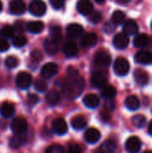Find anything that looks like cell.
<instances>
[{
    "label": "cell",
    "mask_w": 152,
    "mask_h": 153,
    "mask_svg": "<svg viewBox=\"0 0 152 153\" xmlns=\"http://www.w3.org/2000/svg\"><path fill=\"white\" fill-rule=\"evenodd\" d=\"M27 44V39L23 36L18 35L13 38V45L15 48H22Z\"/></svg>",
    "instance_id": "37"
},
{
    "label": "cell",
    "mask_w": 152,
    "mask_h": 153,
    "mask_svg": "<svg viewBox=\"0 0 152 153\" xmlns=\"http://www.w3.org/2000/svg\"><path fill=\"white\" fill-rule=\"evenodd\" d=\"M125 19V13L120 10L114 12V13L112 14V17H111L112 23L115 25H118V24L123 23Z\"/></svg>",
    "instance_id": "31"
},
{
    "label": "cell",
    "mask_w": 152,
    "mask_h": 153,
    "mask_svg": "<svg viewBox=\"0 0 152 153\" xmlns=\"http://www.w3.org/2000/svg\"><path fill=\"white\" fill-rule=\"evenodd\" d=\"M47 86H48V84H47V81L45 80V79H37L36 81H35V82H34V87H35V89L38 91H39V92H44V91H47Z\"/></svg>",
    "instance_id": "35"
},
{
    "label": "cell",
    "mask_w": 152,
    "mask_h": 153,
    "mask_svg": "<svg viewBox=\"0 0 152 153\" xmlns=\"http://www.w3.org/2000/svg\"><path fill=\"white\" fill-rule=\"evenodd\" d=\"M2 9H3V4H2V2L0 1V12L2 11Z\"/></svg>",
    "instance_id": "51"
},
{
    "label": "cell",
    "mask_w": 152,
    "mask_h": 153,
    "mask_svg": "<svg viewBox=\"0 0 152 153\" xmlns=\"http://www.w3.org/2000/svg\"><path fill=\"white\" fill-rule=\"evenodd\" d=\"M110 62H111L110 55L104 50L98 51L94 56V63L97 66L108 67L110 65Z\"/></svg>",
    "instance_id": "6"
},
{
    "label": "cell",
    "mask_w": 152,
    "mask_h": 153,
    "mask_svg": "<svg viewBox=\"0 0 152 153\" xmlns=\"http://www.w3.org/2000/svg\"><path fill=\"white\" fill-rule=\"evenodd\" d=\"M13 28H14V30L17 31V32H22L23 30H24L22 22H19V21L17 22H15V25H14Z\"/></svg>",
    "instance_id": "46"
},
{
    "label": "cell",
    "mask_w": 152,
    "mask_h": 153,
    "mask_svg": "<svg viewBox=\"0 0 152 153\" xmlns=\"http://www.w3.org/2000/svg\"><path fill=\"white\" fill-rule=\"evenodd\" d=\"M45 153H65V150L61 145L53 144L46 150Z\"/></svg>",
    "instance_id": "39"
},
{
    "label": "cell",
    "mask_w": 152,
    "mask_h": 153,
    "mask_svg": "<svg viewBox=\"0 0 152 153\" xmlns=\"http://www.w3.org/2000/svg\"><path fill=\"white\" fill-rule=\"evenodd\" d=\"M139 30L138 24L133 20H127L125 22L123 25V31L127 36H133L136 35Z\"/></svg>",
    "instance_id": "16"
},
{
    "label": "cell",
    "mask_w": 152,
    "mask_h": 153,
    "mask_svg": "<svg viewBox=\"0 0 152 153\" xmlns=\"http://www.w3.org/2000/svg\"><path fill=\"white\" fill-rule=\"evenodd\" d=\"M52 128L53 131L58 134V135H63L67 132V124L65 122V120L64 118H56L53 122H52Z\"/></svg>",
    "instance_id": "11"
},
{
    "label": "cell",
    "mask_w": 152,
    "mask_h": 153,
    "mask_svg": "<svg viewBox=\"0 0 152 153\" xmlns=\"http://www.w3.org/2000/svg\"><path fill=\"white\" fill-rule=\"evenodd\" d=\"M142 142L136 136H132L127 139L125 143V149L129 153H137L141 150Z\"/></svg>",
    "instance_id": "8"
},
{
    "label": "cell",
    "mask_w": 152,
    "mask_h": 153,
    "mask_svg": "<svg viewBox=\"0 0 152 153\" xmlns=\"http://www.w3.org/2000/svg\"><path fill=\"white\" fill-rule=\"evenodd\" d=\"M63 52L68 57H73L78 53V47L73 41H67L63 46Z\"/></svg>",
    "instance_id": "20"
},
{
    "label": "cell",
    "mask_w": 152,
    "mask_h": 153,
    "mask_svg": "<svg viewBox=\"0 0 152 153\" xmlns=\"http://www.w3.org/2000/svg\"><path fill=\"white\" fill-rule=\"evenodd\" d=\"M60 42L61 40L48 37L47 39H46L45 42H44V48L46 50V52L48 55H55L57 53L59 47H60Z\"/></svg>",
    "instance_id": "7"
},
{
    "label": "cell",
    "mask_w": 152,
    "mask_h": 153,
    "mask_svg": "<svg viewBox=\"0 0 152 153\" xmlns=\"http://www.w3.org/2000/svg\"><path fill=\"white\" fill-rule=\"evenodd\" d=\"M106 153H115L116 152V145L113 141H106L100 146Z\"/></svg>",
    "instance_id": "34"
},
{
    "label": "cell",
    "mask_w": 152,
    "mask_h": 153,
    "mask_svg": "<svg viewBox=\"0 0 152 153\" xmlns=\"http://www.w3.org/2000/svg\"><path fill=\"white\" fill-rule=\"evenodd\" d=\"M71 125L75 130H82L87 126V119L84 116H76L71 120Z\"/></svg>",
    "instance_id": "25"
},
{
    "label": "cell",
    "mask_w": 152,
    "mask_h": 153,
    "mask_svg": "<svg viewBox=\"0 0 152 153\" xmlns=\"http://www.w3.org/2000/svg\"><path fill=\"white\" fill-rule=\"evenodd\" d=\"M26 29L29 32L33 34H39L44 29V24L42 22L39 21H33L30 22L26 25Z\"/></svg>",
    "instance_id": "24"
},
{
    "label": "cell",
    "mask_w": 152,
    "mask_h": 153,
    "mask_svg": "<svg viewBox=\"0 0 152 153\" xmlns=\"http://www.w3.org/2000/svg\"><path fill=\"white\" fill-rule=\"evenodd\" d=\"M14 106L10 102H4L0 107V114L4 118H10L14 115Z\"/></svg>",
    "instance_id": "21"
},
{
    "label": "cell",
    "mask_w": 152,
    "mask_h": 153,
    "mask_svg": "<svg viewBox=\"0 0 152 153\" xmlns=\"http://www.w3.org/2000/svg\"><path fill=\"white\" fill-rule=\"evenodd\" d=\"M10 44L9 42L3 38H0V52H5L9 49Z\"/></svg>",
    "instance_id": "42"
},
{
    "label": "cell",
    "mask_w": 152,
    "mask_h": 153,
    "mask_svg": "<svg viewBox=\"0 0 152 153\" xmlns=\"http://www.w3.org/2000/svg\"><path fill=\"white\" fill-rule=\"evenodd\" d=\"M94 153H106V152H105V151H104L101 147H99V149H97V150L95 151V152Z\"/></svg>",
    "instance_id": "48"
},
{
    "label": "cell",
    "mask_w": 152,
    "mask_h": 153,
    "mask_svg": "<svg viewBox=\"0 0 152 153\" xmlns=\"http://www.w3.org/2000/svg\"><path fill=\"white\" fill-rule=\"evenodd\" d=\"M10 12L15 15L22 14L26 10V5L23 0H12L9 4Z\"/></svg>",
    "instance_id": "13"
},
{
    "label": "cell",
    "mask_w": 152,
    "mask_h": 153,
    "mask_svg": "<svg viewBox=\"0 0 152 153\" xmlns=\"http://www.w3.org/2000/svg\"><path fill=\"white\" fill-rule=\"evenodd\" d=\"M24 143H25V137L23 136V134H15L13 138H11L9 145L13 149H17L20 148Z\"/></svg>",
    "instance_id": "29"
},
{
    "label": "cell",
    "mask_w": 152,
    "mask_h": 153,
    "mask_svg": "<svg viewBox=\"0 0 152 153\" xmlns=\"http://www.w3.org/2000/svg\"><path fill=\"white\" fill-rule=\"evenodd\" d=\"M19 64V60L13 56H8L4 60V65L7 68H15Z\"/></svg>",
    "instance_id": "38"
},
{
    "label": "cell",
    "mask_w": 152,
    "mask_h": 153,
    "mask_svg": "<svg viewBox=\"0 0 152 153\" xmlns=\"http://www.w3.org/2000/svg\"><path fill=\"white\" fill-rule=\"evenodd\" d=\"M148 131H149V134H150L151 135H152V120H151V122L150 123V125H149Z\"/></svg>",
    "instance_id": "47"
},
{
    "label": "cell",
    "mask_w": 152,
    "mask_h": 153,
    "mask_svg": "<svg viewBox=\"0 0 152 153\" xmlns=\"http://www.w3.org/2000/svg\"><path fill=\"white\" fill-rule=\"evenodd\" d=\"M117 1L121 4H127V3H130L132 0H117Z\"/></svg>",
    "instance_id": "49"
},
{
    "label": "cell",
    "mask_w": 152,
    "mask_h": 153,
    "mask_svg": "<svg viewBox=\"0 0 152 153\" xmlns=\"http://www.w3.org/2000/svg\"><path fill=\"white\" fill-rule=\"evenodd\" d=\"M32 82L31 75L27 72H21L16 76V85L21 90H27Z\"/></svg>",
    "instance_id": "5"
},
{
    "label": "cell",
    "mask_w": 152,
    "mask_h": 153,
    "mask_svg": "<svg viewBox=\"0 0 152 153\" xmlns=\"http://www.w3.org/2000/svg\"><path fill=\"white\" fill-rule=\"evenodd\" d=\"M85 86V81L83 77L79 74L69 75V77L64 82L62 85L63 95L68 100H73L78 98L82 92Z\"/></svg>",
    "instance_id": "1"
},
{
    "label": "cell",
    "mask_w": 152,
    "mask_h": 153,
    "mask_svg": "<svg viewBox=\"0 0 152 153\" xmlns=\"http://www.w3.org/2000/svg\"><path fill=\"white\" fill-rule=\"evenodd\" d=\"M97 3H99V4H102V3H104L105 2V0H95Z\"/></svg>",
    "instance_id": "50"
},
{
    "label": "cell",
    "mask_w": 152,
    "mask_h": 153,
    "mask_svg": "<svg viewBox=\"0 0 152 153\" xmlns=\"http://www.w3.org/2000/svg\"><path fill=\"white\" fill-rule=\"evenodd\" d=\"M31 57L35 61H40L41 60V57H42V55H41V53L39 51L35 50V51H33L31 53Z\"/></svg>",
    "instance_id": "45"
},
{
    "label": "cell",
    "mask_w": 152,
    "mask_h": 153,
    "mask_svg": "<svg viewBox=\"0 0 152 153\" xmlns=\"http://www.w3.org/2000/svg\"><path fill=\"white\" fill-rule=\"evenodd\" d=\"M83 32L82 26L78 23H71L66 28V34L70 38H78L80 37Z\"/></svg>",
    "instance_id": "19"
},
{
    "label": "cell",
    "mask_w": 152,
    "mask_h": 153,
    "mask_svg": "<svg viewBox=\"0 0 152 153\" xmlns=\"http://www.w3.org/2000/svg\"><path fill=\"white\" fill-rule=\"evenodd\" d=\"M151 29H152V22H151Z\"/></svg>",
    "instance_id": "53"
},
{
    "label": "cell",
    "mask_w": 152,
    "mask_h": 153,
    "mask_svg": "<svg viewBox=\"0 0 152 153\" xmlns=\"http://www.w3.org/2000/svg\"><path fill=\"white\" fill-rule=\"evenodd\" d=\"M100 136H101V134H100L99 131L97 128H94V127L89 128L85 132V134H84L86 142H88L90 144L96 143L100 139Z\"/></svg>",
    "instance_id": "17"
},
{
    "label": "cell",
    "mask_w": 152,
    "mask_h": 153,
    "mask_svg": "<svg viewBox=\"0 0 152 153\" xmlns=\"http://www.w3.org/2000/svg\"><path fill=\"white\" fill-rule=\"evenodd\" d=\"M116 95V90L111 85H106L101 91V96L107 100L113 99Z\"/></svg>",
    "instance_id": "30"
},
{
    "label": "cell",
    "mask_w": 152,
    "mask_h": 153,
    "mask_svg": "<svg viewBox=\"0 0 152 153\" xmlns=\"http://www.w3.org/2000/svg\"><path fill=\"white\" fill-rule=\"evenodd\" d=\"M125 107L132 111L137 110L140 108V100L134 95L128 96L125 100Z\"/></svg>",
    "instance_id": "26"
},
{
    "label": "cell",
    "mask_w": 152,
    "mask_h": 153,
    "mask_svg": "<svg viewBox=\"0 0 152 153\" xmlns=\"http://www.w3.org/2000/svg\"><path fill=\"white\" fill-rule=\"evenodd\" d=\"M77 10L82 15H90L93 12V4L90 0H79Z\"/></svg>",
    "instance_id": "14"
},
{
    "label": "cell",
    "mask_w": 152,
    "mask_h": 153,
    "mask_svg": "<svg viewBox=\"0 0 152 153\" xmlns=\"http://www.w3.org/2000/svg\"><path fill=\"white\" fill-rule=\"evenodd\" d=\"M143 153H152L151 151H145Z\"/></svg>",
    "instance_id": "52"
},
{
    "label": "cell",
    "mask_w": 152,
    "mask_h": 153,
    "mask_svg": "<svg viewBox=\"0 0 152 153\" xmlns=\"http://www.w3.org/2000/svg\"><path fill=\"white\" fill-rule=\"evenodd\" d=\"M83 103L90 108H96L99 106V99L96 94L90 93L83 98Z\"/></svg>",
    "instance_id": "23"
},
{
    "label": "cell",
    "mask_w": 152,
    "mask_h": 153,
    "mask_svg": "<svg viewBox=\"0 0 152 153\" xmlns=\"http://www.w3.org/2000/svg\"><path fill=\"white\" fill-rule=\"evenodd\" d=\"M98 42V35L94 32H89L84 34L82 37L81 39V44L83 48H92L94 47Z\"/></svg>",
    "instance_id": "12"
},
{
    "label": "cell",
    "mask_w": 152,
    "mask_h": 153,
    "mask_svg": "<svg viewBox=\"0 0 152 153\" xmlns=\"http://www.w3.org/2000/svg\"><path fill=\"white\" fill-rule=\"evenodd\" d=\"M29 11L34 16H42L47 11V6L42 0H32L30 4Z\"/></svg>",
    "instance_id": "4"
},
{
    "label": "cell",
    "mask_w": 152,
    "mask_h": 153,
    "mask_svg": "<svg viewBox=\"0 0 152 153\" xmlns=\"http://www.w3.org/2000/svg\"><path fill=\"white\" fill-rule=\"evenodd\" d=\"M102 19V15L99 12H92L90 15H89V20L90 22L92 23H99Z\"/></svg>",
    "instance_id": "40"
},
{
    "label": "cell",
    "mask_w": 152,
    "mask_h": 153,
    "mask_svg": "<svg viewBox=\"0 0 152 153\" xmlns=\"http://www.w3.org/2000/svg\"><path fill=\"white\" fill-rule=\"evenodd\" d=\"M14 28L12 27L11 25H4L1 30H0V33L3 37L4 38H8V39H12L14 37Z\"/></svg>",
    "instance_id": "33"
},
{
    "label": "cell",
    "mask_w": 152,
    "mask_h": 153,
    "mask_svg": "<svg viewBox=\"0 0 152 153\" xmlns=\"http://www.w3.org/2000/svg\"><path fill=\"white\" fill-rule=\"evenodd\" d=\"M113 44L116 48L124 49L129 45V37L124 32L117 33L113 39Z\"/></svg>",
    "instance_id": "9"
},
{
    "label": "cell",
    "mask_w": 152,
    "mask_h": 153,
    "mask_svg": "<svg viewBox=\"0 0 152 153\" xmlns=\"http://www.w3.org/2000/svg\"><path fill=\"white\" fill-rule=\"evenodd\" d=\"M58 73V66L55 63H47L41 68V75L44 78H51Z\"/></svg>",
    "instance_id": "10"
},
{
    "label": "cell",
    "mask_w": 152,
    "mask_h": 153,
    "mask_svg": "<svg viewBox=\"0 0 152 153\" xmlns=\"http://www.w3.org/2000/svg\"><path fill=\"white\" fill-rule=\"evenodd\" d=\"M49 3H50L51 6L54 9L58 10V9H61L64 6L65 0H49Z\"/></svg>",
    "instance_id": "41"
},
{
    "label": "cell",
    "mask_w": 152,
    "mask_h": 153,
    "mask_svg": "<svg viewBox=\"0 0 152 153\" xmlns=\"http://www.w3.org/2000/svg\"><path fill=\"white\" fill-rule=\"evenodd\" d=\"M67 153H82V150H81V147L78 144L73 143V144L69 145Z\"/></svg>",
    "instance_id": "43"
},
{
    "label": "cell",
    "mask_w": 152,
    "mask_h": 153,
    "mask_svg": "<svg viewBox=\"0 0 152 153\" xmlns=\"http://www.w3.org/2000/svg\"><path fill=\"white\" fill-rule=\"evenodd\" d=\"M135 61L142 65H148L152 62V54L147 50H141L135 55Z\"/></svg>",
    "instance_id": "22"
},
{
    "label": "cell",
    "mask_w": 152,
    "mask_h": 153,
    "mask_svg": "<svg viewBox=\"0 0 152 153\" xmlns=\"http://www.w3.org/2000/svg\"><path fill=\"white\" fill-rule=\"evenodd\" d=\"M133 78H134L135 82L141 86H144L149 82V74L146 71L142 69L135 70L133 74Z\"/></svg>",
    "instance_id": "18"
},
{
    "label": "cell",
    "mask_w": 152,
    "mask_h": 153,
    "mask_svg": "<svg viewBox=\"0 0 152 153\" xmlns=\"http://www.w3.org/2000/svg\"><path fill=\"white\" fill-rule=\"evenodd\" d=\"M132 123L134 126H136L138 128H142L146 124V117L142 115L133 116L132 118Z\"/></svg>",
    "instance_id": "32"
},
{
    "label": "cell",
    "mask_w": 152,
    "mask_h": 153,
    "mask_svg": "<svg viewBox=\"0 0 152 153\" xmlns=\"http://www.w3.org/2000/svg\"><path fill=\"white\" fill-rule=\"evenodd\" d=\"M107 77L102 73H94L90 78V84L95 88H103L106 86Z\"/></svg>",
    "instance_id": "15"
},
{
    "label": "cell",
    "mask_w": 152,
    "mask_h": 153,
    "mask_svg": "<svg viewBox=\"0 0 152 153\" xmlns=\"http://www.w3.org/2000/svg\"><path fill=\"white\" fill-rule=\"evenodd\" d=\"M130 70V65L125 57H118L114 64V71L118 76H125Z\"/></svg>",
    "instance_id": "2"
},
{
    "label": "cell",
    "mask_w": 152,
    "mask_h": 153,
    "mask_svg": "<svg viewBox=\"0 0 152 153\" xmlns=\"http://www.w3.org/2000/svg\"><path fill=\"white\" fill-rule=\"evenodd\" d=\"M11 129L14 134H24L28 129L27 121L23 117H16L11 123Z\"/></svg>",
    "instance_id": "3"
},
{
    "label": "cell",
    "mask_w": 152,
    "mask_h": 153,
    "mask_svg": "<svg viewBox=\"0 0 152 153\" xmlns=\"http://www.w3.org/2000/svg\"><path fill=\"white\" fill-rule=\"evenodd\" d=\"M39 101V97L35 94H30L28 95V103L30 105V106H33L35 105L36 103H38Z\"/></svg>",
    "instance_id": "44"
},
{
    "label": "cell",
    "mask_w": 152,
    "mask_h": 153,
    "mask_svg": "<svg viewBox=\"0 0 152 153\" xmlns=\"http://www.w3.org/2000/svg\"><path fill=\"white\" fill-rule=\"evenodd\" d=\"M46 100H47V102L51 105V106H55L56 105L59 101H60V95L59 93L55 91V90H51L49 91L47 95H46Z\"/></svg>",
    "instance_id": "28"
},
{
    "label": "cell",
    "mask_w": 152,
    "mask_h": 153,
    "mask_svg": "<svg viewBox=\"0 0 152 153\" xmlns=\"http://www.w3.org/2000/svg\"><path fill=\"white\" fill-rule=\"evenodd\" d=\"M49 37L56 39L61 40L62 39V30L59 26L57 25H54L50 28V31H49Z\"/></svg>",
    "instance_id": "36"
},
{
    "label": "cell",
    "mask_w": 152,
    "mask_h": 153,
    "mask_svg": "<svg viewBox=\"0 0 152 153\" xmlns=\"http://www.w3.org/2000/svg\"><path fill=\"white\" fill-rule=\"evenodd\" d=\"M150 43V39L148 37V35L146 34H138L137 36H135L134 39H133V45L136 48H144L146 46H148V44Z\"/></svg>",
    "instance_id": "27"
}]
</instances>
